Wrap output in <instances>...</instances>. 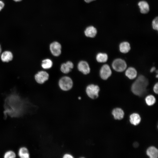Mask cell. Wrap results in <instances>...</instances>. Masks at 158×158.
I'll use <instances>...</instances> for the list:
<instances>
[{"instance_id":"16","label":"cell","mask_w":158,"mask_h":158,"mask_svg":"<svg viewBox=\"0 0 158 158\" xmlns=\"http://www.w3.org/2000/svg\"><path fill=\"white\" fill-rule=\"evenodd\" d=\"M141 121V118L139 114L133 113L130 115V123L134 125L139 124Z\"/></svg>"},{"instance_id":"17","label":"cell","mask_w":158,"mask_h":158,"mask_svg":"<svg viewBox=\"0 0 158 158\" xmlns=\"http://www.w3.org/2000/svg\"><path fill=\"white\" fill-rule=\"evenodd\" d=\"M125 74L129 79H133L136 77L137 72L135 69L133 67H130L126 70Z\"/></svg>"},{"instance_id":"28","label":"cell","mask_w":158,"mask_h":158,"mask_svg":"<svg viewBox=\"0 0 158 158\" xmlns=\"http://www.w3.org/2000/svg\"><path fill=\"white\" fill-rule=\"evenodd\" d=\"M155 68L154 67H153L151 68L150 70V72H152L154 71L155 70Z\"/></svg>"},{"instance_id":"24","label":"cell","mask_w":158,"mask_h":158,"mask_svg":"<svg viewBox=\"0 0 158 158\" xmlns=\"http://www.w3.org/2000/svg\"><path fill=\"white\" fill-rule=\"evenodd\" d=\"M158 83H157L155 84L153 87V90L154 92L158 94Z\"/></svg>"},{"instance_id":"12","label":"cell","mask_w":158,"mask_h":158,"mask_svg":"<svg viewBox=\"0 0 158 158\" xmlns=\"http://www.w3.org/2000/svg\"><path fill=\"white\" fill-rule=\"evenodd\" d=\"M112 114L116 119H121L124 115L123 111L121 109L118 108L114 109L112 111Z\"/></svg>"},{"instance_id":"10","label":"cell","mask_w":158,"mask_h":158,"mask_svg":"<svg viewBox=\"0 0 158 158\" xmlns=\"http://www.w3.org/2000/svg\"><path fill=\"white\" fill-rule=\"evenodd\" d=\"M96 29L93 26L87 27L84 31L85 35L88 37L91 38L95 37L97 33Z\"/></svg>"},{"instance_id":"26","label":"cell","mask_w":158,"mask_h":158,"mask_svg":"<svg viewBox=\"0 0 158 158\" xmlns=\"http://www.w3.org/2000/svg\"><path fill=\"white\" fill-rule=\"evenodd\" d=\"M63 158H73V157L72 155L69 154H66L63 156Z\"/></svg>"},{"instance_id":"11","label":"cell","mask_w":158,"mask_h":158,"mask_svg":"<svg viewBox=\"0 0 158 158\" xmlns=\"http://www.w3.org/2000/svg\"><path fill=\"white\" fill-rule=\"evenodd\" d=\"M73 64L71 61H68L65 63L62 64L61 67V70L64 73H68L73 68Z\"/></svg>"},{"instance_id":"18","label":"cell","mask_w":158,"mask_h":158,"mask_svg":"<svg viewBox=\"0 0 158 158\" xmlns=\"http://www.w3.org/2000/svg\"><path fill=\"white\" fill-rule=\"evenodd\" d=\"M130 49V44L127 42H124L121 43L119 45V49L120 51L123 53L128 52Z\"/></svg>"},{"instance_id":"4","label":"cell","mask_w":158,"mask_h":158,"mask_svg":"<svg viewBox=\"0 0 158 158\" xmlns=\"http://www.w3.org/2000/svg\"><path fill=\"white\" fill-rule=\"evenodd\" d=\"M112 66L115 70L117 72H121L125 70L127 65L124 60L120 59H117L113 61Z\"/></svg>"},{"instance_id":"5","label":"cell","mask_w":158,"mask_h":158,"mask_svg":"<svg viewBox=\"0 0 158 158\" xmlns=\"http://www.w3.org/2000/svg\"><path fill=\"white\" fill-rule=\"evenodd\" d=\"M49 75L46 72L41 71L39 72L35 76L36 81L40 84L43 83L49 78Z\"/></svg>"},{"instance_id":"1","label":"cell","mask_w":158,"mask_h":158,"mask_svg":"<svg viewBox=\"0 0 158 158\" xmlns=\"http://www.w3.org/2000/svg\"><path fill=\"white\" fill-rule=\"evenodd\" d=\"M148 84L147 79L144 76L140 75L132 84V91L135 95L142 96L146 92V88Z\"/></svg>"},{"instance_id":"27","label":"cell","mask_w":158,"mask_h":158,"mask_svg":"<svg viewBox=\"0 0 158 158\" xmlns=\"http://www.w3.org/2000/svg\"><path fill=\"white\" fill-rule=\"evenodd\" d=\"M95 0H84V1L87 3H89Z\"/></svg>"},{"instance_id":"22","label":"cell","mask_w":158,"mask_h":158,"mask_svg":"<svg viewBox=\"0 0 158 158\" xmlns=\"http://www.w3.org/2000/svg\"><path fill=\"white\" fill-rule=\"evenodd\" d=\"M145 101L147 104L148 106H151L154 104L156 102V99L152 95L147 96L145 99Z\"/></svg>"},{"instance_id":"8","label":"cell","mask_w":158,"mask_h":158,"mask_svg":"<svg viewBox=\"0 0 158 158\" xmlns=\"http://www.w3.org/2000/svg\"><path fill=\"white\" fill-rule=\"evenodd\" d=\"M17 155V157L20 158H30V157L28 149L24 146H21L18 148Z\"/></svg>"},{"instance_id":"2","label":"cell","mask_w":158,"mask_h":158,"mask_svg":"<svg viewBox=\"0 0 158 158\" xmlns=\"http://www.w3.org/2000/svg\"><path fill=\"white\" fill-rule=\"evenodd\" d=\"M73 82L71 79L68 76L62 78L59 82V85L62 90L67 91L71 89L72 87Z\"/></svg>"},{"instance_id":"19","label":"cell","mask_w":158,"mask_h":158,"mask_svg":"<svg viewBox=\"0 0 158 158\" xmlns=\"http://www.w3.org/2000/svg\"><path fill=\"white\" fill-rule=\"evenodd\" d=\"M17 157V154L13 150H9L6 151L4 154V158H15Z\"/></svg>"},{"instance_id":"15","label":"cell","mask_w":158,"mask_h":158,"mask_svg":"<svg viewBox=\"0 0 158 158\" xmlns=\"http://www.w3.org/2000/svg\"><path fill=\"white\" fill-rule=\"evenodd\" d=\"M13 55L9 51H5L3 52L1 55V59L4 62H8L12 60Z\"/></svg>"},{"instance_id":"20","label":"cell","mask_w":158,"mask_h":158,"mask_svg":"<svg viewBox=\"0 0 158 158\" xmlns=\"http://www.w3.org/2000/svg\"><path fill=\"white\" fill-rule=\"evenodd\" d=\"M96 58L98 62L104 63L107 61L108 59V56L106 53H100L97 54Z\"/></svg>"},{"instance_id":"30","label":"cell","mask_w":158,"mask_h":158,"mask_svg":"<svg viewBox=\"0 0 158 158\" xmlns=\"http://www.w3.org/2000/svg\"><path fill=\"white\" fill-rule=\"evenodd\" d=\"M1 45H0V55H1Z\"/></svg>"},{"instance_id":"31","label":"cell","mask_w":158,"mask_h":158,"mask_svg":"<svg viewBox=\"0 0 158 158\" xmlns=\"http://www.w3.org/2000/svg\"><path fill=\"white\" fill-rule=\"evenodd\" d=\"M78 99H81V97H78Z\"/></svg>"},{"instance_id":"9","label":"cell","mask_w":158,"mask_h":158,"mask_svg":"<svg viewBox=\"0 0 158 158\" xmlns=\"http://www.w3.org/2000/svg\"><path fill=\"white\" fill-rule=\"evenodd\" d=\"M78 70L83 74H87L90 71V68L88 63L85 61H81L78 64Z\"/></svg>"},{"instance_id":"14","label":"cell","mask_w":158,"mask_h":158,"mask_svg":"<svg viewBox=\"0 0 158 158\" xmlns=\"http://www.w3.org/2000/svg\"><path fill=\"white\" fill-rule=\"evenodd\" d=\"M140 12L143 14L147 13L149 11V6L148 3L145 1H141L138 3Z\"/></svg>"},{"instance_id":"13","label":"cell","mask_w":158,"mask_h":158,"mask_svg":"<svg viewBox=\"0 0 158 158\" xmlns=\"http://www.w3.org/2000/svg\"><path fill=\"white\" fill-rule=\"evenodd\" d=\"M146 153L150 158H157L158 156V150L155 147L151 146L147 149Z\"/></svg>"},{"instance_id":"3","label":"cell","mask_w":158,"mask_h":158,"mask_svg":"<svg viewBox=\"0 0 158 158\" xmlns=\"http://www.w3.org/2000/svg\"><path fill=\"white\" fill-rule=\"evenodd\" d=\"M99 88L97 85L91 84L88 85L86 88V92L90 98L95 99L98 96Z\"/></svg>"},{"instance_id":"29","label":"cell","mask_w":158,"mask_h":158,"mask_svg":"<svg viewBox=\"0 0 158 158\" xmlns=\"http://www.w3.org/2000/svg\"><path fill=\"white\" fill-rule=\"evenodd\" d=\"M13 0L15 2H19V1H21L22 0Z\"/></svg>"},{"instance_id":"6","label":"cell","mask_w":158,"mask_h":158,"mask_svg":"<svg viewBox=\"0 0 158 158\" xmlns=\"http://www.w3.org/2000/svg\"><path fill=\"white\" fill-rule=\"evenodd\" d=\"M111 71L108 65L105 64L101 67L100 70V75L102 79L107 80L111 76Z\"/></svg>"},{"instance_id":"7","label":"cell","mask_w":158,"mask_h":158,"mask_svg":"<svg viewBox=\"0 0 158 158\" xmlns=\"http://www.w3.org/2000/svg\"><path fill=\"white\" fill-rule=\"evenodd\" d=\"M50 49L52 54L55 56H59L61 53V45L58 42L52 43L50 45Z\"/></svg>"},{"instance_id":"25","label":"cell","mask_w":158,"mask_h":158,"mask_svg":"<svg viewBox=\"0 0 158 158\" xmlns=\"http://www.w3.org/2000/svg\"><path fill=\"white\" fill-rule=\"evenodd\" d=\"M5 4L4 2L1 0H0V11L4 8Z\"/></svg>"},{"instance_id":"23","label":"cell","mask_w":158,"mask_h":158,"mask_svg":"<svg viewBox=\"0 0 158 158\" xmlns=\"http://www.w3.org/2000/svg\"><path fill=\"white\" fill-rule=\"evenodd\" d=\"M152 27L153 29L158 30V18H155L152 21Z\"/></svg>"},{"instance_id":"21","label":"cell","mask_w":158,"mask_h":158,"mask_svg":"<svg viewBox=\"0 0 158 158\" xmlns=\"http://www.w3.org/2000/svg\"><path fill=\"white\" fill-rule=\"evenodd\" d=\"M52 65V62L50 59H46L42 61L41 66L44 69H48L50 68Z\"/></svg>"}]
</instances>
